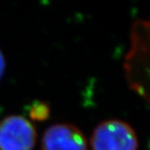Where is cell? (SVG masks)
Masks as SVG:
<instances>
[{
    "instance_id": "obj_1",
    "label": "cell",
    "mask_w": 150,
    "mask_h": 150,
    "mask_svg": "<svg viewBox=\"0 0 150 150\" xmlns=\"http://www.w3.org/2000/svg\"><path fill=\"white\" fill-rule=\"evenodd\" d=\"M91 150H137L134 128L120 120H108L96 126L91 137Z\"/></svg>"
},
{
    "instance_id": "obj_2",
    "label": "cell",
    "mask_w": 150,
    "mask_h": 150,
    "mask_svg": "<svg viewBox=\"0 0 150 150\" xmlns=\"http://www.w3.org/2000/svg\"><path fill=\"white\" fill-rule=\"evenodd\" d=\"M36 141V128L27 117L9 115L0 121V150H33Z\"/></svg>"
},
{
    "instance_id": "obj_3",
    "label": "cell",
    "mask_w": 150,
    "mask_h": 150,
    "mask_svg": "<svg viewBox=\"0 0 150 150\" xmlns=\"http://www.w3.org/2000/svg\"><path fill=\"white\" fill-rule=\"evenodd\" d=\"M42 150H88V141L78 127L70 123H56L42 134Z\"/></svg>"
},
{
    "instance_id": "obj_4",
    "label": "cell",
    "mask_w": 150,
    "mask_h": 150,
    "mask_svg": "<svg viewBox=\"0 0 150 150\" xmlns=\"http://www.w3.org/2000/svg\"><path fill=\"white\" fill-rule=\"evenodd\" d=\"M29 115L31 119L34 120H44L47 119L49 115V108L47 104L39 102L32 105Z\"/></svg>"
},
{
    "instance_id": "obj_5",
    "label": "cell",
    "mask_w": 150,
    "mask_h": 150,
    "mask_svg": "<svg viewBox=\"0 0 150 150\" xmlns=\"http://www.w3.org/2000/svg\"><path fill=\"white\" fill-rule=\"evenodd\" d=\"M5 70H6V60H5V57L2 52L0 51V80L3 77V75L5 73Z\"/></svg>"
}]
</instances>
